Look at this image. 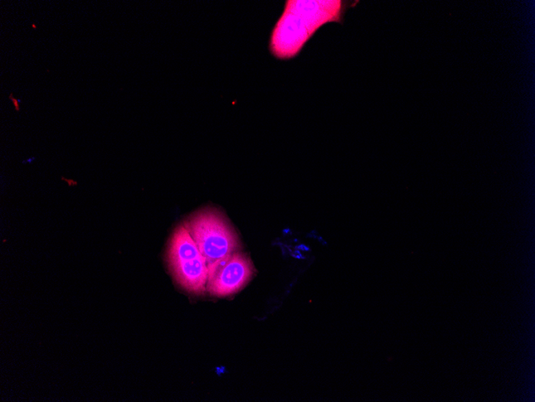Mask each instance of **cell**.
Returning <instances> with one entry per match:
<instances>
[{"instance_id": "cell-1", "label": "cell", "mask_w": 535, "mask_h": 402, "mask_svg": "<svg viewBox=\"0 0 535 402\" xmlns=\"http://www.w3.org/2000/svg\"><path fill=\"white\" fill-rule=\"evenodd\" d=\"M343 1H288L272 31L270 50L279 59L298 55L324 24L342 22L347 9Z\"/></svg>"}, {"instance_id": "cell-2", "label": "cell", "mask_w": 535, "mask_h": 402, "mask_svg": "<svg viewBox=\"0 0 535 402\" xmlns=\"http://www.w3.org/2000/svg\"><path fill=\"white\" fill-rule=\"evenodd\" d=\"M184 225L206 260L208 276L221 261L239 248L240 242L235 231L221 213L215 210L198 211Z\"/></svg>"}, {"instance_id": "cell-3", "label": "cell", "mask_w": 535, "mask_h": 402, "mask_svg": "<svg viewBox=\"0 0 535 402\" xmlns=\"http://www.w3.org/2000/svg\"><path fill=\"white\" fill-rule=\"evenodd\" d=\"M168 263L175 280L195 295L206 292L208 269L206 259L184 225L177 227L170 240Z\"/></svg>"}, {"instance_id": "cell-4", "label": "cell", "mask_w": 535, "mask_h": 402, "mask_svg": "<svg viewBox=\"0 0 535 402\" xmlns=\"http://www.w3.org/2000/svg\"><path fill=\"white\" fill-rule=\"evenodd\" d=\"M254 266L249 256L236 253L221 261L208 276L207 290L213 297H226L237 293L250 282Z\"/></svg>"}, {"instance_id": "cell-5", "label": "cell", "mask_w": 535, "mask_h": 402, "mask_svg": "<svg viewBox=\"0 0 535 402\" xmlns=\"http://www.w3.org/2000/svg\"><path fill=\"white\" fill-rule=\"evenodd\" d=\"M9 99L12 100V103L14 106V109H16L17 112H19V111H21V107H19V103H21V100L19 99L14 98L12 93L9 94Z\"/></svg>"}, {"instance_id": "cell-6", "label": "cell", "mask_w": 535, "mask_h": 402, "mask_svg": "<svg viewBox=\"0 0 535 402\" xmlns=\"http://www.w3.org/2000/svg\"><path fill=\"white\" fill-rule=\"evenodd\" d=\"M296 250H299V251H310V248H309V246H306L305 244H300L298 246H296Z\"/></svg>"}, {"instance_id": "cell-7", "label": "cell", "mask_w": 535, "mask_h": 402, "mask_svg": "<svg viewBox=\"0 0 535 402\" xmlns=\"http://www.w3.org/2000/svg\"><path fill=\"white\" fill-rule=\"evenodd\" d=\"M292 256H294V258L298 259V260H304L305 259L304 256L303 255V254H301L300 253L299 251H296L294 254H292Z\"/></svg>"}, {"instance_id": "cell-8", "label": "cell", "mask_w": 535, "mask_h": 402, "mask_svg": "<svg viewBox=\"0 0 535 402\" xmlns=\"http://www.w3.org/2000/svg\"><path fill=\"white\" fill-rule=\"evenodd\" d=\"M32 28L34 29V30H36V29H37V26L36 25V24H35V23H32Z\"/></svg>"}]
</instances>
